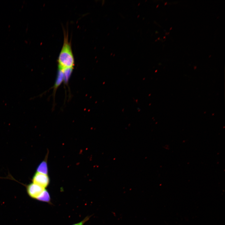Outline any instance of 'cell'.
I'll return each mask as SVG.
<instances>
[{"label": "cell", "instance_id": "1", "mask_svg": "<svg viewBox=\"0 0 225 225\" xmlns=\"http://www.w3.org/2000/svg\"><path fill=\"white\" fill-rule=\"evenodd\" d=\"M62 47L58 59V67L61 68H73L74 60L68 35L64 33Z\"/></svg>", "mask_w": 225, "mask_h": 225}, {"label": "cell", "instance_id": "2", "mask_svg": "<svg viewBox=\"0 0 225 225\" xmlns=\"http://www.w3.org/2000/svg\"><path fill=\"white\" fill-rule=\"evenodd\" d=\"M45 188L32 182L27 186L26 190L28 196L31 198L36 199Z\"/></svg>", "mask_w": 225, "mask_h": 225}, {"label": "cell", "instance_id": "3", "mask_svg": "<svg viewBox=\"0 0 225 225\" xmlns=\"http://www.w3.org/2000/svg\"><path fill=\"white\" fill-rule=\"evenodd\" d=\"M32 182L45 188L49 183V179L47 174L36 172L33 177Z\"/></svg>", "mask_w": 225, "mask_h": 225}, {"label": "cell", "instance_id": "4", "mask_svg": "<svg viewBox=\"0 0 225 225\" xmlns=\"http://www.w3.org/2000/svg\"><path fill=\"white\" fill-rule=\"evenodd\" d=\"M63 73L62 68H58V71L55 84L53 87V93L55 95L56 92L58 87L61 85L63 82Z\"/></svg>", "mask_w": 225, "mask_h": 225}, {"label": "cell", "instance_id": "5", "mask_svg": "<svg viewBox=\"0 0 225 225\" xmlns=\"http://www.w3.org/2000/svg\"><path fill=\"white\" fill-rule=\"evenodd\" d=\"M36 200L48 203L51 202L50 195L48 191L45 189Z\"/></svg>", "mask_w": 225, "mask_h": 225}, {"label": "cell", "instance_id": "6", "mask_svg": "<svg viewBox=\"0 0 225 225\" xmlns=\"http://www.w3.org/2000/svg\"><path fill=\"white\" fill-rule=\"evenodd\" d=\"M73 68H62L63 70V82L64 84L66 85H67L68 83L70 78L72 72Z\"/></svg>", "mask_w": 225, "mask_h": 225}, {"label": "cell", "instance_id": "7", "mask_svg": "<svg viewBox=\"0 0 225 225\" xmlns=\"http://www.w3.org/2000/svg\"><path fill=\"white\" fill-rule=\"evenodd\" d=\"M37 172L47 174L48 167L47 164L45 162L43 161L39 165L37 168Z\"/></svg>", "mask_w": 225, "mask_h": 225}, {"label": "cell", "instance_id": "8", "mask_svg": "<svg viewBox=\"0 0 225 225\" xmlns=\"http://www.w3.org/2000/svg\"><path fill=\"white\" fill-rule=\"evenodd\" d=\"M90 217L91 216H87L81 221L72 225H83L86 222L89 220Z\"/></svg>", "mask_w": 225, "mask_h": 225}, {"label": "cell", "instance_id": "9", "mask_svg": "<svg viewBox=\"0 0 225 225\" xmlns=\"http://www.w3.org/2000/svg\"><path fill=\"white\" fill-rule=\"evenodd\" d=\"M172 28V27H171V28H170V29L171 30Z\"/></svg>", "mask_w": 225, "mask_h": 225}, {"label": "cell", "instance_id": "10", "mask_svg": "<svg viewBox=\"0 0 225 225\" xmlns=\"http://www.w3.org/2000/svg\"><path fill=\"white\" fill-rule=\"evenodd\" d=\"M167 2H166V3H165V5L167 3Z\"/></svg>", "mask_w": 225, "mask_h": 225}]
</instances>
